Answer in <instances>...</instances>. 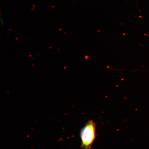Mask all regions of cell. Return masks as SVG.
I'll list each match as a JSON object with an SVG mask.
<instances>
[{
  "label": "cell",
  "mask_w": 149,
  "mask_h": 149,
  "mask_svg": "<svg viewBox=\"0 0 149 149\" xmlns=\"http://www.w3.org/2000/svg\"><path fill=\"white\" fill-rule=\"evenodd\" d=\"M96 124L93 120L87 122L80 132L81 143L83 149H90L96 139Z\"/></svg>",
  "instance_id": "cell-1"
}]
</instances>
